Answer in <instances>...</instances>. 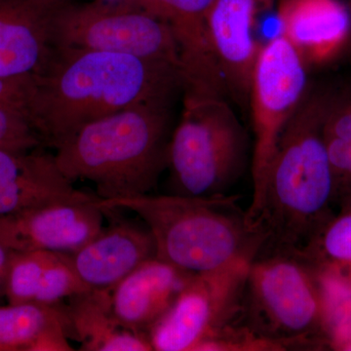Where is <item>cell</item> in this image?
I'll return each mask as SVG.
<instances>
[{
	"label": "cell",
	"mask_w": 351,
	"mask_h": 351,
	"mask_svg": "<svg viewBox=\"0 0 351 351\" xmlns=\"http://www.w3.org/2000/svg\"><path fill=\"white\" fill-rule=\"evenodd\" d=\"M182 91L179 69L101 51L55 48L36 75L25 115L43 147L57 149L88 124L142 104H169Z\"/></svg>",
	"instance_id": "6da1fadb"
},
{
	"label": "cell",
	"mask_w": 351,
	"mask_h": 351,
	"mask_svg": "<svg viewBox=\"0 0 351 351\" xmlns=\"http://www.w3.org/2000/svg\"><path fill=\"white\" fill-rule=\"evenodd\" d=\"M330 100L328 95L306 94L279 138L260 206L249 221L262 237L256 258L304 257L315 239L316 219L334 191L323 138Z\"/></svg>",
	"instance_id": "7a4b0ae2"
},
{
	"label": "cell",
	"mask_w": 351,
	"mask_h": 351,
	"mask_svg": "<svg viewBox=\"0 0 351 351\" xmlns=\"http://www.w3.org/2000/svg\"><path fill=\"white\" fill-rule=\"evenodd\" d=\"M169 104H142L83 127L55 149L62 173L86 180L101 200L149 195L167 169Z\"/></svg>",
	"instance_id": "3957f363"
},
{
	"label": "cell",
	"mask_w": 351,
	"mask_h": 351,
	"mask_svg": "<svg viewBox=\"0 0 351 351\" xmlns=\"http://www.w3.org/2000/svg\"><path fill=\"white\" fill-rule=\"evenodd\" d=\"M105 209L137 214L154 237L156 258L193 274L241 258L255 260L262 237L252 228L239 196L138 195L99 200Z\"/></svg>",
	"instance_id": "277c9868"
},
{
	"label": "cell",
	"mask_w": 351,
	"mask_h": 351,
	"mask_svg": "<svg viewBox=\"0 0 351 351\" xmlns=\"http://www.w3.org/2000/svg\"><path fill=\"white\" fill-rule=\"evenodd\" d=\"M249 152L248 135L226 98H184L168 152L169 195H228L246 171Z\"/></svg>",
	"instance_id": "5b68a950"
},
{
	"label": "cell",
	"mask_w": 351,
	"mask_h": 351,
	"mask_svg": "<svg viewBox=\"0 0 351 351\" xmlns=\"http://www.w3.org/2000/svg\"><path fill=\"white\" fill-rule=\"evenodd\" d=\"M315 285L306 258L286 254L256 258L247 276L241 322L286 350H299L324 308L323 290L319 294Z\"/></svg>",
	"instance_id": "8992f818"
},
{
	"label": "cell",
	"mask_w": 351,
	"mask_h": 351,
	"mask_svg": "<svg viewBox=\"0 0 351 351\" xmlns=\"http://www.w3.org/2000/svg\"><path fill=\"white\" fill-rule=\"evenodd\" d=\"M51 29L55 48L130 55L171 64L181 73L170 27L126 0L86 3L60 0L53 11Z\"/></svg>",
	"instance_id": "52a82bcc"
},
{
	"label": "cell",
	"mask_w": 351,
	"mask_h": 351,
	"mask_svg": "<svg viewBox=\"0 0 351 351\" xmlns=\"http://www.w3.org/2000/svg\"><path fill=\"white\" fill-rule=\"evenodd\" d=\"M306 64L281 34L263 43L252 76L249 110L253 126L251 156L253 197L247 210L257 212L279 138L306 96Z\"/></svg>",
	"instance_id": "ba28073f"
},
{
	"label": "cell",
	"mask_w": 351,
	"mask_h": 351,
	"mask_svg": "<svg viewBox=\"0 0 351 351\" xmlns=\"http://www.w3.org/2000/svg\"><path fill=\"white\" fill-rule=\"evenodd\" d=\"M253 261L241 258L191 277L147 332L152 350L193 351L205 339L241 319L245 286Z\"/></svg>",
	"instance_id": "9c48e42d"
},
{
	"label": "cell",
	"mask_w": 351,
	"mask_h": 351,
	"mask_svg": "<svg viewBox=\"0 0 351 351\" xmlns=\"http://www.w3.org/2000/svg\"><path fill=\"white\" fill-rule=\"evenodd\" d=\"M100 198L51 203L0 218V242L12 251L71 254L104 228Z\"/></svg>",
	"instance_id": "30bf717a"
},
{
	"label": "cell",
	"mask_w": 351,
	"mask_h": 351,
	"mask_svg": "<svg viewBox=\"0 0 351 351\" xmlns=\"http://www.w3.org/2000/svg\"><path fill=\"white\" fill-rule=\"evenodd\" d=\"M272 0H214L208 32L219 73L230 97L249 110L252 76L263 43L256 38L258 18Z\"/></svg>",
	"instance_id": "8fae6325"
},
{
	"label": "cell",
	"mask_w": 351,
	"mask_h": 351,
	"mask_svg": "<svg viewBox=\"0 0 351 351\" xmlns=\"http://www.w3.org/2000/svg\"><path fill=\"white\" fill-rule=\"evenodd\" d=\"M44 149H0V218L51 203L99 198L75 189L54 154Z\"/></svg>",
	"instance_id": "7c38bea8"
},
{
	"label": "cell",
	"mask_w": 351,
	"mask_h": 351,
	"mask_svg": "<svg viewBox=\"0 0 351 351\" xmlns=\"http://www.w3.org/2000/svg\"><path fill=\"white\" fill-rule=\"evenodd\" d=\"M69 255L90 290L110 291L143 263L156 258V245L147 226L115 219Z\"/></svg>",
	"instance_id": "4fadbf2b"
},
{
	"label": "cell",
	"mask_w": 351,
	"mask_h": 351,
	"mask_svg": "<svg viewBox=\"0 0 351 351\" xmlns=\"http://www.w3.org/2000/svg\"><path fill=\"white\" fill-rule=\"evenodd\" d=\"M280 34L306 64L329 63L341 54L351 32V13L341 0H280Z\"/></svg>",
	"instance_id": "5bb4252c"
},
{
	"label": "cell",
	"mask_w": 351,
	"mask_h": 351,
	"mask_svg": "<svg viewBox=\"0 0 351 351\" xmlns=\"http://www.w3.org/2000/svg\"><path fill=\"white\" fill-rule=\"evenodd\" d=\"M60 0H0V76L38 75L49 61Z\"/></svg>",
	"instance_id": "9a60e30c"
},
{
	"label": "cell",
	"mask_w": 351,
	"mask_h": 351,
	"mask_svg": "<svg viewBox=\"0 0 351 351\" xmlns=\"http://www.w3.org/2000/svg\"><path fill=\"white\" fill-rule=\"evenodd\" d=\"M195 274L152 258L110 291L112 313L120 326L144 335L170 308Z\"/></svg>",
	"instance_id": "2e32d148"
},
{
	"label": "cell",
	"mask_w": 351,
	"mask_h": 351,
	"mask_svg": "<svg viewBox=\"0 0 351 351\" xmlns=\"http://www.w3.org/2000/svg\"><path fill=\"white\" fill-rule=\"evenodd\" d=\"M170 27L179 50L182 80L191 89H213L221 77L208 32L214 0H126Z\"/></svg>",
	"instance_id": "e0dca14e"
},
{
	"label": "cell",
	"mask_w": 351,
	"mask_h": 351,
	"mask_svg": "<svg viewBox=\"0 0 351 351\" xmlns=\"http://www.w3.org/2000/svg\"><path fill=\"white\" fill-rule=\"evenodd\" d=\"M66 304L0 306V351L73 350Z\"/></svg>",
	"instance_id": "ac0fdd59"
},
{
	"label": "cell",
	"mask_w": 351,
	"mask_h": 351,
	"mask_svg": "<svg viewBox=\"0 0 351 351\" xmlns=\"http://www.w3.org/2000/svg\"><path fill=\"white\" fill-rule=\"evenodd\" d=\"M71 339L85 351H152L144 335L120 326L112 313L110 291H89L66 304Z\"/></svg>",
	"instance_id": "d6986e66"
},
{
	"label": "cell",
	"mask_w": 351,
	"mask_h": 351,
	"mask_svg": "<svg viewBox=\"0 0 351 351\" xmlns=\"http://www.w3.org/2000/svg\"><path fill=\"white\" fill-rule=\"evenodd\" d=\"M323 138L332 181L351 182V95L331 97L323 124Z\"/></svg>",
	"instance_id": "ffe728a7"
},
{
	"label": "cell",
	"mask_w": 351,
	"mask_h": 351,
	"mask_svg": "<svg viewBox=\"0 0 351 351\" xmlns=\"http://www.w3.org/2000/svg\"><path fill=\"white\" fill-rule=\"evenodd\" d=\"M54 252L13 251L5 282L8 304L34 302L44 270Z\"/></svg>",
	"instance_id": "44dd1931"
},
{
	"label": "cell",
	"mask_w": 351,
	"mask_h": 351,
	"mask_svg": "<svg viewBox=\"0 0 351 351\" xmlns=\"http://www.w3.org/2000/svg\"><path fill=\"white\" fill-rule=\"evenodd\" d=\"M89 288L76 274L71 255L54 252L49 263L44 270L34 302L59 306L76 295L89 292Z\"/></svg>",
	"instance_id": "7402d4cb"
},
{
	"label": "cell",
	"mask_w": 351,
	"mask_h": 351,
	"mask_svg": "<svg viewBox=\"0 0 351 351\" xmlns=\"http://www.w3.org/2000/svg\"><path fill=\"white\" fill-rule=\"evenodd\" d=\"M284 346L263 338L241 320L226 325L195 346L193 351H284Z\"/></svg>",
	"instance_id": "603a6c76"
},
{
	"label": "cell",
	"mask_w": 351,
	"mask_h": 351,
	"mask_svg": "<svg viewBox=\"0 0 351 351\" xmlns=\"http://www.w3.org/2000/svg\"><path fill=\"white\" fill-rule=\"evenodd\" d=\"M38 147H43V143L27 115L19 110L0 108V149L27 151Z\"/></svg>",
	"instance_id": "cb8c5ba5"
},
{
	"label": "cell",
	"mask_w": 351,
	"mask_h": 351,
	"mask_svg": "<svg viewBox=\"0 0 351 351\" xmlns=\"http://www.w3.org/2000/svg\"><path fill=\"white\" fill-rule=\"evenodd\" d=\"M319 244L328 258L335 262L351 263V211L328 226Z\"/></svg>",
	"instance_id": "d4e9b609"
},
{
	"label": "cell",
	"mask_w": 351,
	"mask_h": 351,
	"mask_svg": "<svg viewBox=\"0 0 351 351\" xmlns=\"http://www.w3.org/2000/svg\"><path fill=\"white\" fill-rule=\"evenodd\" d=\"M36 75L2 77L0 76V108L27 110L34 89Z\"/></svg>",
	"instance_id": "484cf974"
},
{
	"label": "cell",
	"mask_w": 351,
	"mask_h": 351,
	"mask_svg": "<svg viewBox=\"0 0 351 351\" xmlns=\"http://www.w3.org/2000/svg\"><path fill=\"white\" fill-rule=\"evenodd\" d=\"M13 251L0 242V298H5V282Z\"/></svg>",
	"instance_id": "4316f807"
},
{
	"label": "cell",
	"mask_w": 351,
	"mask_h": 351,
	"mask_svg": "<svg viewBox=\"0 0 351 351\" xmlns=\"http://www.w3.org/2000/svg\"><path fill=\"white\" fill-rule=\"evenodd\" d=\"M52 1H54V0H52Z\"/></svg>",
	"instance_id": "83f0119b"
},
{
	"label": "cell",
	"mask_w": 351,
	"mask_h": 351,
	"mask_svg": "<svg viewBox=\"0 0 351 351\" xmlns=\"http://www.w3.org/2000/svg\"><path fill=\"white\" fill-rule=\"evenodd\" d=\"M350 13H351V9H350Z\"/></svg>",
	"instance_id": "f1b7e54d"
}]
</instances>
